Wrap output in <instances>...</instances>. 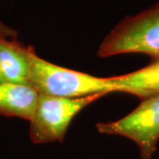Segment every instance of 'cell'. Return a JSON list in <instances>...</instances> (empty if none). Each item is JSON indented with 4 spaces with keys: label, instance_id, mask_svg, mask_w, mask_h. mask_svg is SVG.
<instances>
[{
    "label": "cell",
    "instance_id": "7",
    "mask_svg": "<svg viewBox=\"0 0 159 159\" xmlns=\"http://www.w3.org/2000/svg\"><path fill=\"white\" fill-rule=\"evenodd\" d=\"M119 93L129 94L141 100L159 93V57L151 58L146 66L129 74L112 76Z\"/></svg>",
    "mask_w": 159,
    "mask_h": 159
},
{
    "label": "cell",
    "instance_id": "8",
    "mask_svg": "<svg viewBox=\"0 0 159 159\" xmlns=\"http://www.w3.org/2000/svg\"><path fill=\"white\" fill-rule=\"evenodd\" d=\"M0 35L10 39H16L18 32L13 29H11L10 27L6 26L5 23L0 20Z\"/></svg>",
    "mask_w": 159,
    "mask_h": 159
},
{
    "label": "cell",
    "instance_id": "6",
    "mask_svg": "<svg viewBox=\"0 0 159 159\" xmlns=\"http://www.w3.org/2000/svg\"><path fill=\"white\" fill-rule=\"evenodd\" d=\"M30 48L0 35V69L5 81L29 85Z\"/></svg>",
    "mask_w": 159,
    "mask_h": 159
},
{
    "label": "cell",
    "instance_id": "9",
    "mask_svg": "<svg viewBox=\"0 0 159 159\" xmlns=\"http://www.w3.org/2000/svg\"><path fill=\"white\" fill-rule=\"evenodd\" d=\"M2 81H5V80H4L3 75H2V73H1V69H0V82H2Z\"/></svg>",
    "mask_w": 159,
    "mask_h": 159
},
{
    "label": "cell",
    "instance_id": "5",
    "mask_svg": "<svg viewBox=\"0 0 159 159\" xmlns=\"http://www.w3.org/2000/svg\"><path fill=\"white\" fill-rule=\"evenodd\" d=\"M39 93L27 84L0 82V116L31 120Z\"/></svg>",
    "mask_w": 159,
    "mask_h": 159
},
{
    "label": "cell",
    "instance_id": "4",
    "mask_svg": "<svg viewBox=\"0 0 159 159\" xmlns=\"http://www.w3.org/2000/svg\"><path fill=\"white\" fill-rule=\"evenodd\" d=\"M99 133L119 135L134 142L141 159H152L159 141V93L143 98L122 119L97 124Z\"/></svg>",
    "mask_w": 159,
    "mask_h": 159
},
{
    "label": "cell",
    "instance_id": "2",
    "mask_svg": "<svg viewBox=\"0 0 159 159\" xmlns=\"http://www.w3.org/2000/svg\"><path fill=\"white\" fill-rule=\"evenodd\" d=\"M127 53L159 57V1L115 26L102 40L97 56L105 58Z\"/></svg>",
    "mask_w": 159,
    "mask_h": 159
},
{
    "label": "cell",
    "instance_id": "1",
    "mask_svg": "<svg viewBox=\"0 0 159 159\" xmlns=\"http://www.w3.org/2000/svg\"><path fill=\"white\" fill-rule=\"evenodd\" d=\"M29 83L39 94L78 98L119 93L112 77H97L57 66L38 57L32 46L29 51Z\"/></svg>",
    "mask_w": 159,
    "mask_h": 159
},
{
    "label": "cell",
    "instance_id": "3",
    "mask_svg": "<svg viewBox=\"0 0 159 159\" xmlns=\"http://www.w3.org/2000/svg\"><path fill=\"white\" fill-rule=\"evenodd\" d=\"M102 97L104 95L97 94L67 98L39 94L36 108L30 120V140L34 144L63 142L74 117Z\"/></svg>",
    "mask_w": 159,
    "mask_h": 159
}]
</instances>
